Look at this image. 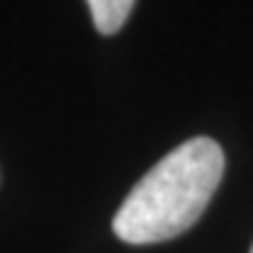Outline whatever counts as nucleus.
Instances as JSON below:
<instances>
[{
  "instance_id": "obj_1",
  "label": "nucleus",
  "mask_w": 253,
  "mask_h": 253,
  "mask_svg": "<svg viewBox=\"0 0 253 253\" xmlns=\"http://www.w3.org/2000/svg\"><path fill=\"white\" fill-rule=\"evenodd\" d=\"M222 173V147L212 137H191L134 183L114 214V233L132 246L178 238L204 214Z\"/></svg>"
},
{
  "instance_id": "obj_2",
  "label": "nucleus",
  "mask_w": 253,
  "mask_h": 253,
  "mask_svg": "<svg viewBox=\"0 0 253 253\" xmlns=\"http://www.w3.org/2000/svg\"><path fill=\"white\" fill-rule=\"evenodd\" d=\"M85 3L90 10V18H93V26L101 34L111 37L126 24L134 0H85Z\"/></svg>"
},
{
  "instance_id": "obj_3",
  "label": "nucleus",
  "mask_w": 253,
  "mask_h": 253,
  "mask_svg": "<svg viewBox=\"0 0 253 253\" xmlns=\"http://www.w3.org/2000/svg\"><path fill=\"white\" fill-rule=\"evenodd\" d=\"M251 253H253V248H251Z\"/></svg>"
}]
</instances>
